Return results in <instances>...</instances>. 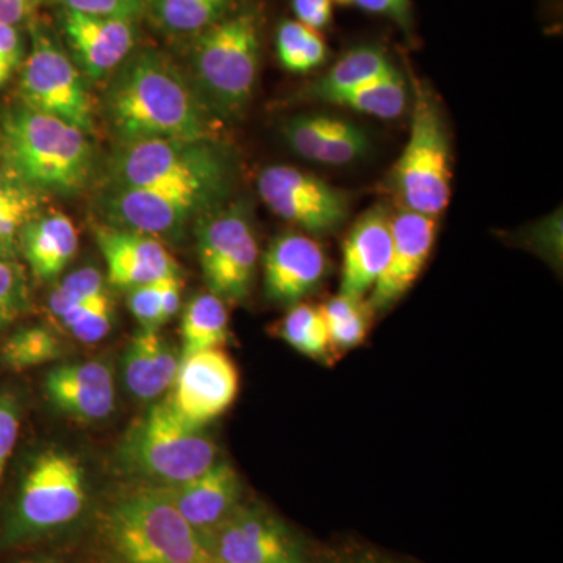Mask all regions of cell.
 <instances>
[{"mask_svg": "<svg viewBox=\"0 0 563 563\" xmlns=\"http://www.w3.org/2000/svg\"><path fill=\"white\" fill-rule=\"evenodd\" d=\"M46 391L58 409L80 421H101L114 407L113 373L101 361L52 369L47 374Z\"/></svg>", "mask_w": 563, "mask_h": 563, "instance_id": "7402d4cb", "label": "cell"}, {"mask_svg": "<svg viewBox=\"0 0 563 563\" xmlns=\"http://www.w3.org/2000/svg\"><path fill=\"white\" fill-rule=\"evenodd\" d=\"M328 255L317 240L298 232L276 236L263 257L266 298L295 306L312 295L328 276Z\"/></svg>", "mask_w": 563, "mask_h": 563, "instance_id": "e0dca14e", "label": "cell"}, {"mask_svg": "<svg viewBox=\"0 0 563 563\" xmlns=\"http://www.w3.org/2000/svg\"><path fill=\"white\" fill-rule=\"evenodd\" d=\"M195 222L196 251L207 288L224 302L246 301L258 263L250 209L242 202L221 206Z\"/></svg>", "mask_w": 563, "mask_h": 563, "instance_id": "52a82bcc", "label": "cell"}, {"mask_svg": "<svg viewBox=\"0 0 563 563\" xmlns=\"http://www.w3.org/2000/svg\"><path fill=\"white\" fill-rule=\"evenodd\" d=\"M451 146L431 96H418L409 141L396 163L395 184L404 209L439 217L451 199Z\"/></svg>", "mask_w": 563, "mask_h": 563, "instance_id": "ba28073f", "label": "cell"}, {"mask_svg": "<svg viewBox=\"0 0 563 563\" xmlns=\"http://www.w3.org/2000/svg\"><path fill=\"white\" fill-rule=\"evenodd\" d=\"M201 537L207 553L221 563H309L302 540L261 506L240 504Z\"/></svg>", "mask_w": 563, "mask_h": 563, "instance_id": "8fae6325", "label": "cell"}, {"mask_svg": "<svg viewBox=\"0 0 563 563\" xmlns=\"http://www.w3.org/2000/svg\"><path fill=\"white\" fill-rule=\"evenodd\" d=\"M398 70L380 47L362 46L344 54L324 77L310 88L317 101L329 102L335 96L354 90L366 81Z\"/></svg>", "mask_w": 563, "mask_h": 563, "instance_id": "4316f807", "label": "cell"}, {"mask_svg": "<svg viewBox=\"0 0 563 563\" xmlns=\"http://www.w3.org/2000/svg\"><path fill=\"white\" fill-rule=\"evenodd\" d=\"M320 309L328 328L329 344L335 357L365 342L374 317L368 299L352 298L339 292L322 303Z\"/></svg>", "mask_w": 563, "mask_h": 563, "instance_id": "83f0119b", "label": "cell"}, {"mask_svg": "<svg viewBox=\"0 0 563 563\" xmlns=\"http://www.w3.org/2000/svg\"><path fill=\"white\" fill-rule=\"evenodd\" d=\"M329 103L346 107L379 120L401 117L407 106L406 81L399 70L366 81L354 90L335 96Z\"/></svg>", "mask_w": 563, "mask_h": 563, "instance_id": "f546056e", "label": "cell"}, {"mask_svg": "<svg viewBox=\"0 0 563 563\" xmlns=\"http://www.w3.org/2000/svg\"><path fill=\"white\" fill-rule=\"evenodd\" d=\"M7 322L3 320L2 313H0V331H2L3 325H5Z\"/></svg>", "mask_w": 563, "mask_h": 563, "instance_id": "c3c4849f", "label": "cell"}, {"mask_svg": "<svg viewBox=\"0 0 563 563\" xmlns=\"http://www.w3.org/2000/svg\"><path fill=\"white\" fill-rule=\"evenodd\" d=\"M102 532L113 563H198L210 558L201 533L185 521L161 485L111 504Z\"/></svg>", "mask_w": 563, "mask_h": 563, "instance_id": "277c9868", "label": "cell"}, {"mask_svg": "<svg viewBox=\"0 0 563 563\" xmlns=\"http://www.w3.org/2000/svg\"><path fill=\"white\" fill-rule=\"evenodd\" d=\"M95 239L106 261L107 279L113 287L131 290L180 273L173 255L155 236L103 222L96 225Z\"/></svg>", "mask_w": 563, "mask_h": 563, "instance_id": "ac0fdd59", "label": "cell"}, {"mask_svg": "<svg viewBox=\"0 0 563 563\" xmlns=\"http://www.w3.org/2000/svg\"><path fill=\"white\" fill-rule=\"evenodd\" d=\"M262 54V20L233 10L192 40V87L218 118L240 117L254 95Z\"/></svg>", "mask_w": 563, "mask_h": 563, "instance_id": "5b68a950", "label": "cell"}, {"mask_svg": "<svg viewBox=\"0 0 563 563\" xmlns=\"http://www.w3.org/2000/svg\"><path fill=\"white\" fill-rule=\"evenodd\" d=\"M181 357L196 352L224 350L229 342V312L213 292L192 296L181 314Z\"/></svg>", "mask_w": 563, "mask_h": 563, "instance_id": "484cf974", "label": "cell"}, {"mask_svg": "<svg viewBox=\"0 0 563 563\" xmlns=\"http://www.w3.org/2000/svg\"><path fill=\"white\" fill-rule=\"evenodd\" d=\"M198 563H221V562L214 561V559H211V558H207V559H203V561L198 562Z\"/></svg>", "mask_w": 563, "mask_h": 563, "instance_id": "7dc6e473", "label": "cell"}, {"mask_svg": "<svg viewBox=\"0 0 563 563\" xmlns=\"http://www.w3.org/2000/svg\"><path fill=\"white\" fill-rule=\"evenodd\" d=\"M60 24L69 57L88 79L109 76L135 52L136 21L62 9Z\"/></svg>", "mask_w": 563, "mask_h": 563, "instance_id": "2e32d148", "label": "cell"}, {"mask_svg": "<svg viewBox=\"0 0 563 563\" xmlns=\"http://www.w3.org/2000/svg\"><path fill=\"white\" fill-rule=\"evenodd\" d=\"M239 0H147L146 14L158 31L196 36L236 10Z\"/></svg>", "mask_w": 563, "mask_h": 563, "instance_id": "d4e9b609", "label": "cell"}, {"mask_svg": "<svg viewBox=\"0 0 563 563\" xmlns=\"http://www.w3.org/2000/svg\"><path fill=\"white\" fill-rule=\"evenodd\" d=\"M391 246V213L380 203L366 210L347 233L340 292L366 298L387 269Z\"/></svg>", "mask_w": 563, "mask_h": 563, "instance_id": "d6986e66", "label": "cell"}, {"mask_svg": "<svg viewBox=\"0 0 563 563\" xmlns=\"http://www.w3.org/2000/svg\"><path fill=\"white\" fill-rule=\"evenodd\" d=\"M437 232L439 221L435 217L404 207L391 214L390 262L368 298L374 314L390 310L413 287L431 257Z\"/></svg>", "mask_w": 563, "mask_h": 563, "instance_id": "9a60e30c", "label": "cell"}, {"mask_svg": "<svg viewBox=\"0 0 563 563\" xmlns=\"http://www.w3.org/2000/svg\"><path fill=\"white\" fill-rule=\"evenodd\" d=\"M99 207L106 224L155 236H177L191 221L218 209L190 192L106 187ZM221 207V206H220Z\"/></svg>", "mask_w": 563, "mask_h": 563, "instance_id": "4fadbf2b", "label": "cell"}, {"mask_svg": "<svg viewBox=\"0 0 563 563\" xmlns=\"http://www.w3.org/2000/svg\"><path fill=\"white\" fill-rule=\"evenodd\" d=\"M20 432V410L11 396L0 395V474L13 453Z\"/></svg>", "mask_w": 563, "mask_h": 563, "instance_id": "ab89813d", "label": "cell"}, {"mask_svg": "<svg viewBox=\"0 0 563 563\" xmlns=\"http://www.w3.org/2000/svg\"><path fill=\"white\" fill-rule=\"evenodd\" d=\"M62 9L91 14V16L120 18L139 21L146 11L147 0H55Z\"/></svg>", "mask_w": 563, "mask_h": 563, "instance_id": "8d00e7d4", "label": "cell"}, {"mask_svg": "<svg viewBox=\"0 0 563 563\" xmlns=\"http://www.w3.org/2000/svg\"><path fill=\"white\" fill-rule=\"evenodd\" d=\"M107 290L103 287V276L95 266L77 269L62 280V284L51 292L49 312L62 320L66 313L79 303L95 298L99 292Z\"/></svg>", "mask_w": 563, "mask_h": 563, "instance_id": "e575fe53", "label": "cell"}, {"mask_svg": "<svg viewBox=\"0 0 563 563\" xmlns=\"http://www.w3.org/2000/svg\"><path fill=\"white\" fill-rule=\"evenodd\" d=\"M180 352L161 332L141 328L122 357L125 387L140 401H152L173 387Z\"/></svg>", "mask_w": 563, "mask_h": 563, "instance_id": "603a6c76", "label": "cell"}, {"mask_svg": "<svg viewBox=\"0 0 563 563\" xmlns=\"http://www.w3.org/2000/svg\"><path fill=\"white\" fill-rule=\"evenodd\" d=\"M163 488L185 521L199 533L217 528L242 504V479L229 462H217L195 479Z\"/></svg>", "mask_w": 563, "mask_h": 563, "instance_id": "44dd1931", "label": "cell"}, {"mask_svg": "<svg viewBox=\"0 0 563 563\" xmlns=\"http://www.w3.org/2000/svg\"><path fill=\"white\" fill-rule=\"evenodd\" d=\"M24 62V40L18 25L0 24V87Z\"/></svg>", "mask_w": 563, "mask_h": 563, "instance_id": "f35d334b", "label": "cell"}, {"mask_svg": "<svg viewBox=\"0 0 563 563\" xmlns=\"http://www.w3.org/2000/svg\"><path fill=\"white\" fill-rule=\"evenodd\" d=\"M122 468L152 485H177L218 462V446L203 428L177 413L169 399L133 422L118 450Z\"/></svg>", "mask_w": 563, "mask_h": 563, "instance_id": "8992f818", "label": "cell"}, {"mask_svg": "<svg viewBox=\"0 0 563 563\" xmlns=\"http://www.w3.org/2000/svg\"><path fill=\"white\" fill-rule=\"evenodd\" d=\"M346 563H395V562L387 561V559L377 558V555H361V558L352 559V561H347Z\"/></svg>", "mask_w": 563, "mask_h": 563, "instance_id": "f6af8a7d", "label": "cell"}, {"mask_svg": "<svg viewBox=\"0 0 563 563\" xmlns=\"http://www.w3.org/2000/svg\"><path fill=\"white\" fill-rule=\"evenodd\" d=\"M274 328L280 340L306 357L318 362H335L320 307L307 302L295 303Z\"/></svg>", "mask_w": 563, "mask_h": 563, "instance_id": "f1b7e54d", "label": "cell"}, {"mask_svg": "<svg viewBox=\"0 0 563 563\" xmlns=\"http://www.w3.org/2000/svg\"><path fill=\"white\" fill-rule=\"evenodd\" d=\"M43 0H0V24L20 25L29 20Z\"/></svg>", "mask_w": 563, "mask_h": 563, "instance_id": "ee69618b", "label": "cell"}, {"mask_svg": "<svg viewBox=\"0 0 563 563\" xmlns=\"http://www.w3.org/2000/svg\"><path fill=\"white\" fill-rule=\"evenodd\" d=\"M232 181L231 154L218 140H139L114 151L107 187L190 192L220 207Z\"/></svg>", "mask_w": 563, "mask_h": 563, "instance_id": "7a4b0ae2", "label": "cell"}, {"mask_svg": "<svg viewBox=\"0 0 563 563\" xmlns=\"http://www.w3.org/2000/svg\"><path fill=\"white\" fill-rule=\"evenodd\" d=\"M65 354L62 340L51 329L29 328L11 335L3 344L2 363L13 372H25L58 361Z\"/></svg>", "mask_w": 563, "mask_h": 563, "instance_id": "d6a6232c", "label": "cell"}, {"mask_svg": "<svg viewBox=\"0 0 563 563\" xmlns=\"http://www.w3.org/2000/svg\"><path fill=\"white\" fill-rule=\"evenodd\" d=\"M257 188L274 214L313 235L339 231L350 217L346 192L292 166L263 169Z\"/></svg>", "mask_w": 563, "mask_h": 563, "instance_id": "30bf717a", "label": "cell"}, {"mask_svg": "<svg viewBox=\"0 0 563 563\" xmlns=\"http://www.w3.org/2000/svg\"><path fill=\"white\" fill-rule=\"evenodd\" d=\"M169 402L191 424L203 428L231 409L240 391V373L222 350L181 357Z\"/></svg>", "mask_w": 563, "mask_h": 563, "instance_id": "5bb4252c", "label": "cell"}, {"mask_svg": "<svg viewBox=\"0 0 563 563\" xmlns=\"http://www.w3.org/2000/svg\"><path fill=\"white\" fill-rule=\"evenodd\" d=\"M3 150L16 179L40 192H79L95 169L88 133L24 103L3 120Z\"/></svg>", "mask_w": 563, "mask_h": 563, "instance_id": "3957f363", "label": "cell"}, {"mask_svg": "<svg viewBox=\"0 0 563 563\" xmlns=\"http://www.w3.org/2000/svg\"><path fill=\"white\" fill-rule=\"evenodd\" d=\"M351 5L368 13L390 16L402 25L409 24L410 0H351Z\"/></svg>", "mask_w": 563, "mask_h": 563, "instance_id": "b9f144b4", "label": "cell"}, {"mask_svg": "<svg viewBox=\"0 0 563 563\" xmlns=\"http://www.w3.org/2000/svg\"><path fill=\"white\" fill-rule=\"evenodd\" d=\"M87 501L84 470L66 453L40 455L22 485L20 518L29 531H49L79 517Z\"/></svg>", "mask_w": 563, "mask_h": 563, "instance_id": "7c38bea8", "label": "cell"}, {"mask_svg": "<svg viewBox=\"0 0 563 563\" xmlns=\"http://www.w3.org/2000/svg\"><path fill=\"white\" fill-rule=\"evenodd\" d=\"M161 287V310L163 324L173 320L179 312L181 288H184V282L180 279V273L169 274V276L163 277L158 282Z\"/></svg>", "mask_w": 563, "mask_h": 563, "instance_id": "7bdbcfd3", "label": "cell"}, {"mask_svg": "<svg viewBox=\"0 0 563 563\" xmlns=\"http://www.w3.org/2000/svg\"><path fill=\"white\" fill-rule=\"evenodd\" d=\"M63 328L68 329L81 343L101 342L109 335L113 322V301L103 290L95 298L79 303L62 318Z\"/></svg>", "mask_w": 563, "mask_h": 563, "instance_id": "836d02e7", "label": "cell"}, {"mask_svg": "<svg viewBox=\"0 0 563 563\" xmlns=\"http://www.w3.org/2000/svg\"><path fill=\"white\" fill-rule=\"evenodd\" d=\"M332 2L336 3V5H342V7L351 5V0H332Z\"/></svg>", "mask_w": 563, "mask_h": 563, "instance_id": "bcb514c9", "label": "cell"}, {"mask_svg": "<svg viewBox=\"0 0 563 563\" xmlns=\"http://www.w3.org/2000/svg\"><path fill=\"white\" fill-rule=\"evenodd\" d=\"M41 192L21 180L0 179V257L13 258L20 250V233L38 217Z\"/></svg>", "mask_w": 563, "mask_h": 563, "instance_id": "4dcf8cb0", "label": "cell"}, {"mask_svg": "<svg viewBox=\"0 0 563 563\" xmlns=\"http://www.w3.org/2000/svg\"><path fill=\"white\" fill-rule=\"evenodd\" d=\"M158 282L161 280L139 285L129 290V309L143 329L158 331L163 325Z\"/></svg>", "mask_w": 563, "mask_h": 563, "instance_id": "74e56055", "label": "cell"}, {"mask_svg": "<svg viewBox=\"0 0 563 563\" xmlns=\"http://www.w3.org/2000/svg\"><path fill=\"white\" fill-rule=\"evenodd\" d=\"M20 250L36 279L60 276L79 250V233L63 213L38 214L20 233Z\"/></svg>", "mask_w": 563, "mask_h": 563, "instance_id": "cb8c5ba5", "label": "cell"}, {"mask_svg": "<svg viewBox=\"0 0 563 563\" xmlns=\"http://www.w3.org/2000/svg\"><path fill=\"white\" fill-rule=\"evenodd\" d=\"M22 103L68 122L79 131H95V114L84 74L73 58L40 25L32 29L31 52L22 65Z\"/></svg>", "mask_w": 563, "mask_h": 563, "instance_id": "9c48e42d", "label": "cell"}, {"mask_svg": "<svg viewBox=\"0 0 563 563\" xmlns=\"http://www.w3.org/2000/svg\"><path fill=\"white\" fill-rule=\"evenodd\" d=\"M29 309V288L24 269L13 258L0 257V313L7 324Z\"/></svg>", "mask_w": 563, "mask_h": 563, "instance_id": "d590c367", "label": "cell"}, {"mask_svg": "<svg viewBox=\"0 0 563 563\" xmlns=\"http://www.w3.org/2000/svg\"><path fill=\"white\" fill-rule=\"evenodd\" d=\"M288 146L299 157L320 165L343 166L369 152L368 133L354 122L331 114H299L284 125Z\"/></svg>", "mask_w": 563, "mask_h": 563, "instance_id": "ffe728a7", "label": "cell"}, {"mask_svg": "<svg viewBox=\"0 0 563 563\" xmlns=\"http://www.w3.org/2000/svg\"><path fill=\"white\" fill-rule=\"evenodd\" d=\"M292 11L299 22L320 32L332 21V0H291Z\"/></svg>", "mask_w": 563, "mask_h": 563, "instance_id": "60d3db41", "label": "cell"}, {"mask_svg": "<svg viewBox=\"0 0 563 563\" xmlns=\"http://www.w3.org/2000/svg\"><path fill=\"white\" fill-rule=\"evenodd\" d=\"M280 65L290 73L306 74L320 68L328 58V44L320 32L299 21H284L276 33Z\"/></svg>", "mask_w": 563, "mask_h": 563, "instance_id": "1f68e13d", "label": "cell"}, {"mask_svg": "<svg viewBox=\"0 0 563 563\" xmlns=\"http://www.w3.org/2000/svg\"><path fill=\"white\" fill-rule=\"evenodd\" d=\"M106 113L121 143L139 140H217V114L172 58L133 52L106 92Z\"/></svg>", "mask_w": 563, "mask_h": 563, "instance_id": "6da1fadb", "label": "cell"}]
</instances>
